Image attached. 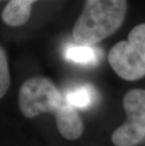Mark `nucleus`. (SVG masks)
Listing matches in <instances>:
<instances>
[{
  "label": "nucleus",
  "instance_id": "f257e3e1",
  "mask_svg": "<svg viewBox=\"0 0 145 146\" xmlns=\"http://www.w3.org/2000/svg\"><path fill=\"white\" fill-rule=\"evenodd\" d=\"M126 11V0H86L73 26V39L76 43L96 44L122 26Z\"/></svg>",
  "mask_w": 145,
  "mask_h": 146
},
{
  "label": "nucleus",
  "instance_id": "f03ea898",
  "mask_svg": "<svg viewBox=\"0 0 145 146\" xmlns=\"http://www.w3.org/2000/svg\"><path fill=\"white\" fill-rule=\"evenodd\" d=\"M110 66L121 78L135 81L145 76V23L135 27L126 41L117 42L109 52Z\"/></svg>",
  "mask_w": 145,
  "mask_h": 146
},
{
  "label": "nucleus",
  "instance_id": "7ed1b4c3",
  "mask_svg": "<svg viewBox=\"0 0 145 146\" xmlns=\"http://www.w3.org/2000/svg\"><path fill=\"white\" fill-rule=\"evenodd\" d=\"M65 100V96L55 84L42 76L27 79L19 91V108L26 118H34L42 113L55 115Z\"/></svg>",
  "mask_w": 145,
  "mask_h": 146
},
{
  "label": "nucleus",
  "instance_id": "20e7f679",
  "mask_svg": "<svg viewBox=\"0 0 145 146\" xmlns=\"http://www.w3.org/2000/svg\"><path fill=\"white\" fill-rule=\"evenodd\" d=\"M122 106L126 121L114 130L111 136L115 146H137L145 141V90L135 89L127 92Z\"/></svg>",
  "mask_w": 145,
  "mask_h": 146
},
{
  "label": "nucleus",
  "instance_id": "39448f33",
  "mask_svg": "<svg viewBox=\"0 0 145 146\" xmlns=\"http://www.w3.org/2000/svg\"><path fill=\"white\" fill-rule=\"evenodd\" d=\"M55 118L58 132L62 137L70 141H73L81 137L84 131L82 119L79 116L76 108L71 105L67 100H65L58 112L55 114Z\"/></svg>",
  "mask_w": 145,
  "mask_h": 146
},
{
  "label": "nucleus",
  "instance_id": "423d86ee",
  "mask_svg": "<svg viewBox=\"0 0 145 146\" xmlns=\"http://www.w3.org/2000/svg\"><path fill=\"white\" fill-rule=\"evenodd\" d=\"M39 0H11L2 11V19L11 27L23 26L28 21L31 6Z\"/></svg>",
  "mask_w": 145,
  "mask_h": 146
},
{
  "label": "nucleus",
  "instance_id": "0eeeda50",
  "mask_svg": "<svg viewBox=\"0 0 145 146\" xmlns=\"http://www.w3.org/2000/svg\"><path fill=\"white\" fill-rule=\"evenodd\" d=\"M100 55L99 49L93 47V45L81 43H70L63 51V56L67 60L82 65L96 64L100 60Z\"/></svg>",
  "mask_w": 145,
  "mask_h": 146
},
{
  "label": "nucleus",
  "instance_id": "6e6552de",
  "mask_svg": "<svg viewBox=\"0 0 145 146\" xmlns=\"http://www.w3.org/2000/svg\"><path fill=\"white\" fill-rule=\"evenodd\" d=\"M66 100L76 108H88L96 101L97 92L91 85L76 86L64 95Z\"/></svg>",
  "mask_w": 145,
  "mask_h": 146
},
{
  "label": "nucleus",
  "instance_id": "1a4fd4ad",
  "mask_svg": "<svg viewBox=\"0 0 145 146\" xmlns=\"http://www.w3.org/2000/svg\"><path fill=\"white\" fill-rule=\"evenodd\" d=\"M11 84V74L9 70L6 53L0 46V99L7 94Z\"/></svg>",
  "mask_w": 145,
  "mask_h": 146
}]
</instances>
